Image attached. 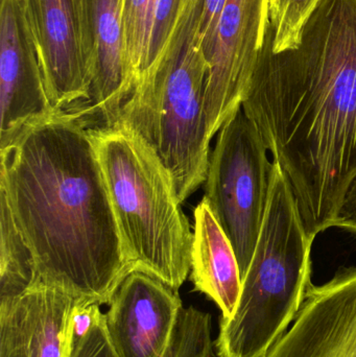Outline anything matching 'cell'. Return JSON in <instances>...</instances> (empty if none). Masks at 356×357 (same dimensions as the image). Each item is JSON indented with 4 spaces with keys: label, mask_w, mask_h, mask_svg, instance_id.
<instances>
[{
    "label": "cell",
    "mask_w": 356,
    "mask_h": 357,
    "mask_svg": "<svg viewBox=\"0 0 356 357\" xmlns=\"http://www.w3.org/2000/svg\"><path fill=\"white\" fill-rule=\"evenodd\" d=\"M265 357H356V268L313 285L293 325Z\"/></svg>",
    "instance_id": "8fae6325"
},
{
    "label": "cell",
    "mask_w": 356,
    "mask_h": 357,
    "mask_svg": "<svg viewBox=\"0 0 356 357\" xmlns=\"http://www.w3.org/2000/svg\"><path fill=\"white\" fill-rule=\"evenodd\" d=\"M125 0H95V62L87 102L102 126L117 123L130 98L123 54Z\"/></svg>",
    "instance_id": "5bb4252c"
},
{
    "label": "cell",
    "mask_w": 356,
    "mask_h": 357,
    "mask_svg": "<svg viewBox=\"0 0 356 357\" xmlns=\"http://www.w3.org/2000/svg\"><path fill=\"white\" fill-rule=\"evenodd\" d=\"M219 132L203 199L233 247L242 281L267 213L274 162L268 159L261 133L242 107Z\"/></svg>",
    "instance_id": "8992f818"
},
{
    "label": "cell",
    "mask_w": 356,
    "mask_h": 357,
    "mask_svg": "<svg viewBox=\"0 0 356 357\" xmlns=\"http://www.w3.org/2000/svg\"><path fill=\"white\" fill-rule=\"evenodd\" d=\"M202 4L203 0H182L162 52L123 104L117 121L156 153L181 204L205 183L210 160Z\"/></svg>",
    "instance_id": "3957f363"
},
{
    "label": "cell",
    "mask_w": 356,
    "mask_h": 357,
    "mask_svg": "<svg viewBox=\"0 0 356 357\" xmlns=\"http://www.w3.org/2000/svg\"><path fill=\"white\" fill-rule=\"evenodd\" d=\"M269 0H226L207 59L204 108L209 136L242 107L265 39Z\"/></svg>",
    "instance_id": "ba28073f"
},
{
    "label": "cell",
    "mask_w": 356,
    "mask_h": 357,
    "mask_svg": "<svg viewBox=\"0 0 356 357\" xmlns=\"http://www.w3.org/2000/svg\"><path fill=\"white\" fill-rule=\"evenodd\" d=\"M313 243L274 162L267 213L238 307L231 319L219 320L217 356L265 357L288 331L313 287Z\"/></svg>",
    "instance_id": "5b68a950"
},
{
    "label": "cell",
    "mask_w": 356,
    "mask_h": 357,
    "mask_svg": "<svg viewBox=\"0 0 356 357\" xmlns=\"http://www.w3.org/2000/svg\"><path fill=\"white\" fill-rule=\"evenodd\" d=\"M181 2L182 0H159L154 31H153L150 66L158 58L169 40L173 24L177 21Z\"/></svg>",
    "instance_id": "ffe728a7"
},
{
    "label": "cell",
    "mask_w": 356,
    "mask_h": 357,
    "mask_svg": "<svg viewBox=\"0 0 356 357\" xmlns=\"http://www.w3.org/2000/svg\"><path fill=\"white\" fill-rule=\"evenodd\" d=\"M88 121L75 108L22 128L0 149V191L31 252V287L102 305L132 268Z\"/></svg>",
    "instance_id": "7a4b0ae2"
},
{
    "label": "cell",
    "mask_w": 356,
    "mask_h": 357,
    "mask_svg": "<svg viewBox=\"0 0 356 357\" xmlns=\"http://www.w3.org/2000/svg\"><path fill=\"white\" fill-rule=\"evenodd\" d=\"M104 314L117 357H165L180 310L179 294L162 281L133 270L119 283Z\"/></svg>",
    "instance_id": "9c48e42d"
},
{
    "label": "cell",
    "mask_w": 356,
    "mask_h": 357,
    "mask_svg": "<svg viewBox=\"0 0 356 357\" xmlns=\"http://www.w3.org/2000/svg\"><path fill=\"white\" fill-rule=\"evenodd\" d=\"M242 107L315 241L356 177V0H320L294 50L274 54L265 29Z\"/></svg>",
    "instance_id": "6da1fadb"
},
{
    "label": "cell",
    "mask_w": 356,
    "mask_h": 357,
    "mask_svg": "<svg viewBox=\"0 0 356 357\" xmlns=\"http://www.w3.org/2000/svg\"><path fill=\"white\" fill-rule=\"evenodd\" d=\"M334 227H340L356 234V177L345 192L334 218Z\"/></svg>",
    "instance_id": "44dd1931"
},
{
    "label": "cell",
    "mask_w": 356,
    "mask_h": 357,
    "mask_svg": "<svg viewBox=\"0 0 356 357\" xmlns=\"http://www.w3.org/2000/svg\"><path fill=\"white\" fill-rule=\"evenodd\" d=\"M79 302L44 287L0 300V357H68L71 317Z\"/></svg>",
    "instance_id": "7c38bea8"
},
{
    "label": "cell",
    "mask_w": 356,
    "mask_h": 357,
    "mask_svg": "<svg viewBox=\"0 0 356 357\" xmlns=\"http://www.w3.org/2000/svg\"><path fill=\"white\" fill-rule=\"evenodd\" d=\"M33 280L31 252L0 191V300L21 295L33 287Z\"/></svg>",
    "instance_id": "9a60e30c"
},
{
    "label": "cell",
    "mask_w": 356,
    "mask_h": 357,
    "mask_svg": "<svg viewBox=\"0 0 356 357\" xmlns=\"http://www.w3.org/2000/svg\"><path fill=\"white\" fill-rule=\"evenodd\" d=\"M68 357H117L105 331L102 312L85 337L75 339L70 335Z\"/></svg>",
    "instance_id": "d6986e66"
},
{
    "label": "cell",
    "mask_w": 356,
    "mask_h": 357,
    "mask_svg": "<svg viewBox=\"0 0 356 357\" xmlns=\"http://www.w3.org/2000/svg\"><path fill=\"white\" fill-rule=\"evenodd\" d=\"M212 356L210 321L196 312H181L165 357Z\"/></svg>",
    "instance_id": "ac0fdd59"
},
{
    "label": "cell",
    "mask_w": 356,
    "mask_h": 357,
    "mask_svg": "<svg viewBox=\"0 0 356 357\" xmlns=\"http://www.w3.org/2000/svg\"><path fill=\"white\" fill-rule=\"evenodd\" d=\"M320 0H269L267 29L274 54L298 47Z\"/></svg>",
    "instance_id": "e0dca14e"
},
{
    "label": "cell",
    "mask_w": 356,
    "mask_h": 357,
    "mask_svg": "<svg viewBox=\"0 0 356 357\" xmlns=\"http://www.w3.org/2000/svg\"><path fill=\"white\" fill-rule=\"evenodd\" d=\"M159 0H125L123 54L130 96L150 66Z\"/></svg>",
    "instance_id": "2e32d148"
},
{
    "label": "cell",
    "mask_w": 356,
    "mask_h": 357,
    "mask_svg": "<svg viewBox=\"0 0 356 357\" xmlns=\"http://www.w3.org/2000/svg\"><path fill=\"white\" fill-rule=\"evenodd\" d=\"M54 112L22 0H1L0 149L25 126Z\"/></svg>",
    "instance_id": "30bf717a"
},
{
    "label": "cell",
    "mask_w": 356,
    "mask_h": 357,
    "mask_svg": "<svg viewBox=\"0 0 356 357\" xmlns=\"http://www.w3.org/2000/svg\"><path fill=\"white\" fill-rule=\"evenodd\" d=\"M190 279L194 291L212 300L221 320L232 318L242 293L235 252L204 199L194 208Z\"/></svg>",
    "instance_id": "4fadbf2b"
},
{
    "label": "cell",
    "mask_w": 356,
    "mask_h": 357,
    "mask_svg": "<svg viewBox=\"0 0 356 357\" xmlns=\"http://www.w3.org/2000/svg\"><path fill=\"white\" fill-rule=\"evenodd\" d=\"M132 271L179 291L192 268L194 232L156 153L121 123L91 128Z\"/></svg>",
    "instance_id": "277c9868"
},
{
    "label": "cell",
    "mask_w": 356,
    "mask_h": 357,
    "mask_svg": "<svg viewBox=\"0 0 356 357\" xmlns=\"http://www.w3.org/2000/svg\"><path fill=\"white\" fill-rule=\"evenodd\" d=\"M54 110L90 100L95 62V0H22Z\"/></svg>",
    "instance_id": "52a82bcc"
}]
</instances>
